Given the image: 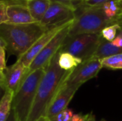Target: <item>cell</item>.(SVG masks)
<instances>
[{
  "instance_id": "cb8c5ba5",
  "label": "cell",
  "mask_w": 122,
  "mask_h": 121,
  "mask_svg": "<svg viewBox=\"0 0 122 121\" xmlns=\"http://www.w3.org/2000/svg\"><path fill=\"white\" fill-rule=\"evenodd\" d=\"M6 48L4 47L0 48V71L4 72L6 68Z\"/></svg>"
},
{
  "instance_id": "3957f363",
  "label": "cell",
  "mask_w": 122,
  "mask_h": 121,
  "mask_svg": "<svg viewBox=\"0 0 122 121\" xmlns=\"http://www.w3.org/2000/svg\"><path fill=\"white\" fill-rule=\"evenodd\" d=\"M44 72L45 68H42L31 73L22 81L19 88L14 94L11 110L18 121H27L39 84Z\"/></svg>"
},
{
  "instance_id": "ac0fdd59",
  "label": "cell",
  "mask_w": 122,
  "mask_h": 121,
  "mask_svg": "<svg viewBox=\"0 0 122 121\" xmlns=\"http://www.w3.org/2000/svg\"><path fill=\"white\" fill-rule=\"evenodd\" d=\"M118 1L119 0H109L102 6L106 16L108 19L116 21V18L119 14Z\"/></svg>"
},
{
  "instance_id": "9a60e30c",
  "label": "cell",
  "mask_w": 122,
  "mask_h": 121,
  "mask_svg": "<svg viewBox=\"0 0 122 121\" xmlns=\"http://www.w3.org/2000/svg\"><path fill=\"white\" fill-rule=\"evenodd\" d=\"M81 63V59L76 58L69 53L59 51L58 64L61 69L66 71H73Z\"/></svg>"
},
{
  "instance_id": "4316f807",
  "label": "cell",
  "mask_w": 122,
  "mask_h": 121,
  "mask_svg": "<svg viewBox=\"0 0 122 121\" xmlns=\"http://www.w3.org/2000/svg\"><path fill=\"white\" fill-rule=\"evenodd\" d=\"M6 121H18L17 119H16V116H15V115H14V111L12 110L11 111V113L9 114V116L8 119L6 120Z\"/></svg>"
},
{
  "instance_id": "484cf974",
  "label": "cell",
  "mask_w": 122,
  "mask_h": 121,
  "mask_svg": "<svg viewBox=\"0 0 122 121\" xmlns=\"http://www.w3.org/2000/svg\"><path fill=\"white\" fill-rule=\"evenodd\" d=\"M112 43L119 48H122V29L119 31L117 36Z\"/></svg>"
},
{
  "instance_id": "277c9868",
  "label": "cell",
  "mask_w": 122,
  "mask_h": 121,
  "mask_svg": "<svg viewBox=\"0 0 122 121\" xmlns=\"http://www.w3.org/2000/svg\"><path fill=\"white\" fill-rule=\"evenodd\" d=\"M76 18L71 24L68 36L86 34H101L107 26L116 24V21L108 19L102 7L81 6L76 11Z\"/></svg>"
},
{
  "instance_id": "8fae6325",
  "label": "cell",
  "mask_w": 122,
  "mask_h": 121,
  "mask_svg": "<svg viewBox=\"0 0 122 121\" xmlns=\"http://www.w3.org/2000/svg\"><path fill=\"white\" fill-rule=\"evenodd\" d=\"M27 71L28 68L17 60L14 64L6 67L3 72L5 89L13 92L14 94L25 79Z\"/></svg>"
},
{
  "instance_id": "ffe728a7",
  "label": "cell",
  "mask_w": 122,
  "mask_h": 121,
  "mask_svg": "<svg viewBox=\"0 0 122 121\" xmlns=\"http://www.w3.org/2000/svg\"><path fill=\"white\" fill-rule=\"evenodd\" d=\"M74 116L73 111L69 108H66L56 116L51 119V121H71Z\"/></svg>"
},
{
  "instance_id": "ba28073f",
  "label": "cell",
  "mask_w": 122,
  "mask_h": 121,
  "mask_svg": "<svg viewBox=\"0 0 122 121\" xmlns=\"http://www.w3.org/2000/svg\"><path fill=\"white\" fill-rule=\"evenodd\" d=\"M102 68L101 60L92 57L82 61L76 68L71 71L65 80V83L79 88L82 84L97 76Z\"/></svg>"
},
{
  "instance_id": "d6a6232c",
  "label": "cell",
  "mask_w": 122,
  "mask_h": 121,
  "mask_svg": "<svg viewBox=\"0 0 122 121\" xmlns=\"http://www.w3.org/2000/svg\"><path fill=\"white\" fill-rule=\"evenodd\" d=\"M1 47H4L5 48V44H4V41H3V39H1V37L0 36V48Z\"/></svg>"
},
{
  "instance_id": "f546056e",
  "label": "cell",
  "mask_w": 122,
  "mask_h": 121,
  "mask_svg": "<svg viewBox=\"0 0 122 121\" xmlns=\"http://www.w3.org/2000/svg\"><path fill=\"white\" fill-rule=\"evenodd\" d=\"M118 6L119 9V14L122 13V0H119L118 1Z\"/></svg>"
},
{
  "instance_id": "44dd1931",
  "label": "cell",
  "mask_w": 122,
  "mask_h": 121,
  "mask_svg": "<svg viewBox=\"0 0 122 121\" xmlns=\"http://www.w3.org/2000/svg\"><path fill=\"white\" fill-rule=\"evenodd\" d=\"M83 1L84 0H51V1L60 3L68 6H70L75 9V11H76L82 6Z\"/></svg>"
},
{
  "instance_id": "836d02e7",
  "label": "cell",
  "mask_w": 122,
  "mask_h": 121,
  "mask_svg": "<svg viewBox=\"0 0 122 121\" xmlns=\"http://www.w3.org/2000/svg\"><path fill=\"white\" fill-rule=\"evenodd\" d=\"M89 121H96V119H95V116L93 115L92 116V118L89 119ZM104 121V120H102V121Z\"/></svg>"
},
{
  "instance_id": "2e32d148",
  "label": "cell",
  "mask_w": 122,
  "mask_h": 121,
  "mask_svg": "<svg viewBox=\"0 0 122 121\" xmlns=\"http://www.w3.org/2000/svg\"><path fill=\"white\" fill-rule=\"evenodd\" d=\"M14 93L6 90L0 100V121H6L11 111Z\"/></svg>"
},
{
  "instance_id": "1f68e13d",
  "label": "cell",
  "mask_w": 122,
  "mask_h": 121,
  "mask_svg": "<svg viewBox=\"0 0 122 121\" xmlns=\"http://www.w3.org/2000/svg\"><path fill=\"white\" fill-rule=\"evenodd\" d=\"M37 121H51L50 119L47 118L46 117H41V118H39Z\"/></svg>"
},
{
  "instance_id": "8992f818",
  "label": "cell",
  "mask_w": 122,
  "mask_h": 121,
  "mask_svg": "<svg viewBox=\"0 0 122 121\" xmlns=\"http://www.w3.org/2000/svg\"><path fill=\"white\" fill-rule=\"evenodd\" d=\"M73 21L70 22L63 29H61L49 42V44L41 51V52L35 57L28 68L26 77L33 71L39 68H46L51 58L59 52L61 46H62L65 39L69 34L70 26Z\"/></svg>"
},
{
  "instance_id": "7402d4cb",
  "label": "cell",
  "mask_w": 122,
  "mask_h": 121,
  "mask_svg": "<svg viewBox=\"0 0 122 121\" xmlns=\"http://www.w3.org/2000/svg\"><path fill=\"white\" fill-rule=\"evenodd\" d=\"M9 0H0V25L5 23L6 20V9Z\"/></svg>"
},
{
  "instance_id": "4dcf8cb0",
  "label": "cell",
  "mask_w": 122,
  "mask_h": 121,
  "mask_svg": "<svg viewBox=\"0 0 122 121\" xmlns=\"http://www.w3.org/2000/svg\"><path fill=\"white\" fill-rule=\"evenodd\" d=\"M5 91H6V90H5L3 87H1V86H0V100H1V98H2L3 95L4 94Z\"/></svg>"
},
{
  "instance_id": "e0dca14e",
  "label": "cell",
  "mask_w": 122,
  "mask_h": 121,
  "mask_svg": "<svg viewBox=\"0 0 122 121\" xmlns=\"http://www.w3.org/2000/svg\"><path fill=\"white\" fill-rule=\"evenodd\" d=\"M102 68L112 70L122 69V53L116 54L101 60Z\"/></svg>"
},
{
  "instance_id": "603a6c76",
  "label": "cell",
  "mask_w": 122,
  "mask_h": 121,
  "mask_svg": "<svg viewBox=\"0 0 122 121\" xmlns=\"http://www.w3.org/2000/svg\"><path fill=\"white\" fill-rule=\"evenodd\" d=\"M109 0H84L82 6L89 7H101Z\"/></svg>"
},
{
  "instance_id": "83f0119b",
  "label": "cell",
  "mask_w": 122,
  "mask_h": 121,
  "mask_svg": "<svg viewBox=\"0 0 122 121\" xmlns=\"http://www.w3.org/2000/svg\"><path fill=\"white\" fill-rule=\"evenodd\" d=\"M0 86L5 89V87H4V73L1 72V71H0Z\"/></svg>"
},
{
  "instance_id": "d6986e66",
  "label": "cell",
  "mask_w": 122,
  "mask_h": 121,
  "mask_svg": "<svg viewBox=\"0 0 122 121\" xmlns=\"http://www.w3.org/2000/svg\"><path fill=\"white\" fill-rule=\"evenodd\" d=\"M122 29V26L119 24L116 23L114 24H112L110 26H108L105 27L101 32V35L104 39H105L107 41L112 42L116 36H117V34L119 30Z\"/></svg>"
},
{
  "instance_id": "e575fe53",
  "label": "cell",
  "mask_w": 122,
  "mask_h": 121,
  "mask_svg": "<svg viewBox=\"0 0 122 121\" xmlns=\"http://www.w3.org/2000/svg\"><path fill=\"white\" fill-rule=\"evenodd\" d=\"M25 1H31V0H25Z\"/></svg>"
},
{
  "instance_id": "9c48e42d",
  "label": "cell",
  "mask_w": 122,
  "mask_h": 121,
  "mask_svg": "<svg viewBox=\"0 0 122 121\" xmlns=\"http://www.w3.org/2000/svg\"><path fill=\"white\" fill-rule=\"evenodd\" d=\"M78 89L79 88L67 84L64 81L53 99L45 117L51 120L58 113L67 108L69 103Z\"/></svg>"
},
{
  "instance_id": "f1b7e54d",
  "label": "cell",
  "mask_w": 122,
  "mask_h": 121,
  "mask_svg": "<svg viewBox=\"0 0 122 121\" xmlns=\"http://www.w3.org/2000/svg\"><path fill=\"white\" fill-rule=\"evenodd\" d=\"M116 22L119 24H122V13L119 14V15L117 16V17L116 18Z\"/></svg>"
},
{
  "instance_id": "6da1fadb",
  "label": "cell",
  "mask_w": 122,
  "mask_h": 121,
  "mask_svg": "<svg viewBox=\"0 0 122 121\" xmlns=\"http://www.w3.org/2000/svg\"><path fill=\"white\" fill-rule=\"evenodd\" d=\"M58 56L59 52L45 68L27 121H37L41 117L46 116L53 99L71 71H64L59 67Z\"/></svg>"
},
{
  "instance_id": "52a82bcc",
  "label": "cell",
  "mask_w": 122,
  "mask_h": 121,
  "mask_svg": "<svg viewBox=\"0 0 122 121\" xmlns=\"http://www.w3.org/2000/svg\"><path fill=\"white\" fill-rule=\"evenodd\" d=\"M75 9L70 6L51 1L40 23L47 30L62 26L75 19Z\"/></svg>"
},
{
  "instance_id": "7c38bea8",
  "label": "cell",
  "mask_w": 122,
  "mask_h": 121,
  "mask_svg": "<svg viewBox=\"0 0 122 121\" xmlns=\"http://www.w3.org/2000/svg\"><path fill=\"white\" fill-rule=\"evenodd\" d=\"M66 25L47 30L24 55H22L20 58H17V61L21 62L26 68H29L31 63L35 58V57L49 44V42L55 36V35Z\"/></svg>"
},
{
  "instance_id": "7a4b0ae2",
  "label": "cell",
  "mask_w": 122,
  "mask_h": 121,
  "mask_svg": "<svg viewBox=\"0 0 122 121\" xmlns=\"http://www.w3.org/2000/svg\"><path fill=\"white\" fill-rule=\"evenodd\" d=\"M47 31L40 22L26 24L0 25V36L9 55L20 58Z\"/></svg>"
},
{
  "instance_id": "5b68a950",
  "label": "cell",
  "mask_w": 122,
  "mask_h": 121,
  "mask_svg": "<svg viewBox=\"0 0 122 121\" xmlns=\"http://www.w3.org/2000/svg\"><path fill=\"white\" fill-rule=\"evenodd\" d=\"M101 39V34L67 36L59 51L69 53L84 61L93 57Z\"/></svg>"
},
{
  "instance_id": "30bf717a",
  "label": "cell",
  "mask_w": 122,
  "mask_h": 121,
  "mask_svg": "<svg viewBox=\"0 0 122 121\" xmlns=\"http://www.w3.org/2000/svg\"><path fill=\"white\" fill-rule=\"evenodd\" d=\"M25 0H9L6 9V24H26L36 22L31 16Z\"/></svg>"
},
{
  "instance_id": "4fadbf2b",
  "label": "cell",
  "mask_w": 122,
  "mask_h": 121,
  "mask_svg": "<svg viewBox=\"0 0 122 121\" xmlns=\"http://www.w3.org/2000/svg\"><path fill=\"white\" fill-rule=\"evenodd\" d=\"M51 2V0H31L27 1L26 5L30 14L36 22L41 21Z\"/></svg>"
},
{
  "instance_id": "d4e9b609",
  "label": "cell",
  "mask_w": 122,
  "mask_h": 121,
  "mask_svg": "<svg viewBox=\"0 0 122 121\" xmlns=\"http://www.w3.org/2000/svg\"><path fill=\"white\" fill-rule=\"evenodd\" d=\"M92 116L93 114L92 113H88L86 115H82L81 113L74 114L71 121H89Z\"/></svg>"
},
{
  "instance_id": "5bb4252c",
  "label": "cell",
  "mask_w": 122,
  "mask_h": 121,
  "mask_svg": "<svg viewBox=\"0 0 122 121\" xmlns=\"http://www.w3.org/2000/svg\"><path fill=\"white\" fill-rule=\"evenodd\" d=\"M119 53H122V48H119L114 46L112 42L106 41L102 36V39L100 41L99 46L93 57L97 58L99 60H102L105 58Z\"/></svg>"
}]
</instances>
